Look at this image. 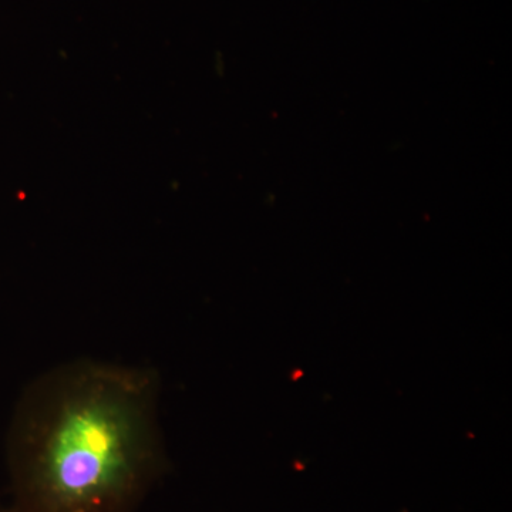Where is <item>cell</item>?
<instances>
[{
  "label": "cell",
  "mask_w": 512,
  "mask_h": 512,
  "mask_svg": "<svg viewBox=\"0 0 512 512\" xmlns=\"http://www.w3.org/2000/svg\"><path fill=\"white\" fill-rule=\"evenodd\" d=\"M153 369L76 360L37 377L10 419L8 512H138L168 470Z\"/></svg>",
  "instance_id": "6da1fadb"
},
{
  "label": "cell",
  "mask_w": 512,
  "mask_h": 512,
  "mask_svg": "<svg viewBox=\"0 0 512 512\" xmlns=\"http://www.w3.org/2000/svg\"><path fill=\"white\" fill-rule=\"evenodd\" d=\"M0 512H8V508H6L5 505L2 504V501H0Z\"/></svg>",
  "instance_id": "7a4b0ae2"
}]
</instances>
